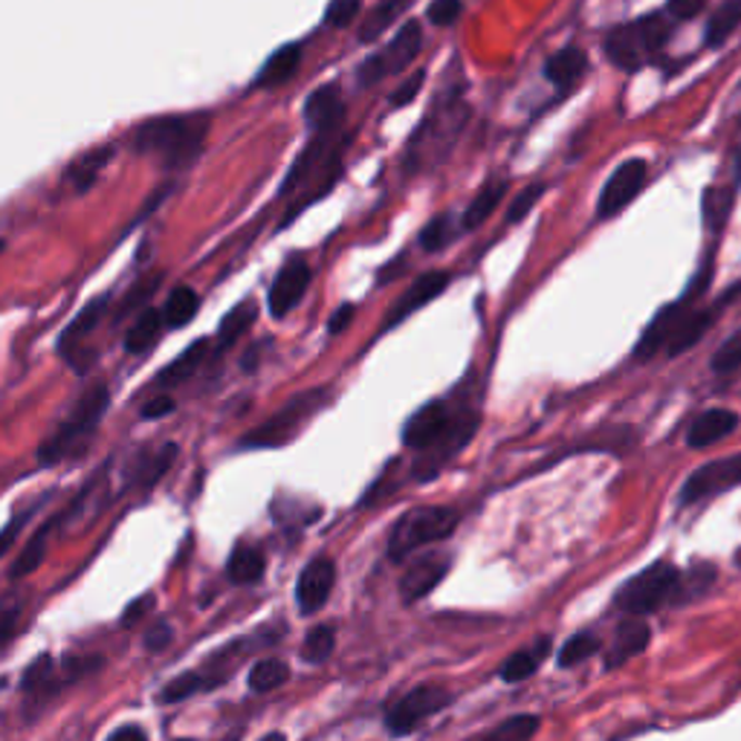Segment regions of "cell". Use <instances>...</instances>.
I'll use <instances>...</instances> for the list:
<instances>
[{
    "label": "cell",
    "mask_w": 741,
    "mask_h": 741,
    "mask_svg": "<svg viewBox=\"0 0 741 741\" xmlns=\"http://www.w3.org/2000/svg\"><path fill=\"white\" fill-rule=\"evenodd\" d=\"M475 427V414L455 409L449 400H429L420 405L403 427V443L418 452V478H434L443 463L452 461L472 441Z\"/></svg>",
    "instance_id": "cell-1"
},
{
    "label": "cell",
    "mask_w": 741,
    "mask_h": 741,
    "mask_svg": "<svg viewBox=\"0 0 741 741\" xmlns=\"http://www.w3.org/2000/svg\"><path fill=\"white\" fill-rule=\"evenodd\" d=\"M212 119L209 113H166L142 122L131 137L137 154L154 157L166 169H183L203 151Z\"/></svg>",
    "instance_id": "cell-2"
},
{
    "label": "cell",
    "mask_w": 741,
    "mask_h": 741,
    "mask_svg": "<svg viewBox=\"0 0 741 741\" xmlns=\"http://www.w3.org/2000/svg\"><path fill=\"white\" fill-rule=\"evenodd\" d=\"M111 403V391L102 382L90 385L84 394L79 397V403L67 411L64 420H59V427L47 434L41 447H38V463L41 467H56L64 461L67 455L79 452L81 447H88V441L96 434L99 423H102L104 411Z\"/></svg>",
    "instance_id": "cell-3"
},
{
    "label": "cell",
    "mask_w": 741,
    "mask_h": 741,
    "mask_svg": "<svg viewBox=\"0 0 741 741\" xmlns=\"http://www.w3.org/2000/svg\"><path fill=\"white\" fill-rule=\"evenodd\" d=\"M458 513L452 507L429 504L414 507L394 521L389 533V559L391 562H405L414 551L427 544L443 542L455 533Z\"/></svg>",
    "instance_id": "cell-4"
},
{
    "label": "cell",
    "mask_w": 741,
    "mask_h": 741,
    "mask_svg": "<svg viewBox=\"0 0 741 741\" xmlns=\"http://www.w3.org/2000/svg\"><path fill=\"white\" fill-rule=\"evenodd\" d=\"M669 38V21L661 12H652V16H643L631 23H620L614 30L605 36V56L614 67L620 70H640L647 64V59H652L654 52L667 44Z\"/></svg>",
    "instance_id": "cell-5"
},
{
    "label": "cell",
    "mask_w": 741,
    "mask_h": 741,
    "mask_svg": "<svg viewBox=\"0 0 741 741\" xmlns=\"http://www.w3.org/2000/svg\"><path fill=\"white\" fill-rule=\"evenodd\" d=\"M331 391L328 389H313V391H301V394L290 397L284 405H281L270 420H264L261 427L252 429L247 438L241 441L243 449H276L284 447L301 432V427L313 418L316 411L328 403Z\"/></svg>",
    "instance_id": "cell-6"
},
{
    "label": "cell",
    "mask_w": 741,
    "mask_h": 741,
    "mask_svg": "<svg viewBox=\"0 0 741 741\" xmlns=\"http://www.w3.org/2000/svg\"><path fill=\"white\" fill-rule=\"evenodd\" d=\"M678 580H681V571L675 565L654 562L647 571L634 573L629 582L620 585V591L614 594V609L629 617L652 614L661 605L675 600Z\"/></svg>",
    "instance_id": "cell-7"
},
{
    "label": "cell",
    "mask_w": 741,
    "mask_h": 741,
    "mask_svg": "<svg viewBox=\"0 0 741 741\" xmlns=\"http://www.w3.org/2000/svg\"><path fill=\"white\" fill-rule=\"evenodd\" d=\"M420 50H423V27H420L418 21H405L389 44L382 47V50L371 52V56L362 61L360 70H357L360 88H374L385 76L409 70L411 61L420 56Z\"/></svg>",
    "instance_id": "cell-8"
},
{
    "label": "cell",
    "mask_w": 741,
    "mask_h": 741,
    "mask_svg": "<svg viewBox=\"0 0 741 741\" xmlns=\"http://www.w3.org/2000/svg\"><path fill=\"white\" fill-rule=\"evenodd\" d=\"M452 704V692L441 683H420L411 692H405L400 701L389 710L385 715V730L391 735H409L414 733L423 721H429L432 715H438L441 710Z\"/></svg>",
    "instance_id": "cell-9"
},
{
    "label": "cell",
    "mask_w": 741,
    "mask_h": 741,
    "mask_svg": "<svg viewBox=\"0 0 741 741\" xmlns=\"http://www.w3.org/2000/svg\"><path fill=\"white\" fill-rule=\"evenodd\" d=\"M741 487V452L724 458H712V461L701 463L698 470L690 472V478L683 481L681 492H678V504L692 507L698 501H707L719 492Z\"/></svg>",
    "instance_id": "cell-10"
},
{
    "label": "cell",
    "mask_w": 741,
    "mask_h": 741,
    "mask_svg": "<svg viewBox=\"0 0 741 741\" xmlns=\"http://www.w3.org/2000/svg\"><path fill=\"white\" fill-rule=\"evenodd\" d=\"M647 177H649L647 160H638V157H634V160H625L623 166H617L614 174L609 177V183L602 186L597 214H600V218H614V214L623 212L625 206L643 191Z\"/></svg>",
    "instance_id": "cell-11"
},
{
    "label": "cell",
    "mask_w": 741,
    "mask_h": 741,
    "mask_svg": "<svg viewBox=\"0 0 741 741\" xmlns=\"http://www.w3.org/2000/svg\"><path fill=\"white\" fill-rule=\"evenodd\" d=\"M310 279H313V270L304 258H293V261H287L279 272H276V279L270 284V296H267V308L276 319H284L287 313H293L299 308V301L304 299L308 293Z\"/></svg>",
    "instance_id": "cell-12"
},
{
    "label": "cell",
    "mask_w": 741,
    "mask_h": 741,
    "mask_svg": "<svg viewBox=\"0 0 741 741\" xmlns=\"http://www.w3.org/2000/svg\"><path fill=\"white\" fill-rule=\"evenodd\" d=\"M447 287H449V272H443V270H432V272H423V276H418V279L411 281L409 290H405V293L400 296L394 304H391L389 316H385L380 324V337L382 333L394 331L397 324H403L405 319L418 313L420 308H427L429 301L438 299Z\"/></svg>",
    "instance_id": "cell-13"
},
{
    "label": "cell",
    "mask_w": 741,
    "mask_h": 741,
    "mask_svg": "<svg viewBox=\"0 0 741 741\" xmlns=\"http://www.w3.org/2000/svg\"><path fill=\"white\" fill-rule=\"evenodd\" d=\"M333 582H337V565H333V559H310L304 571L299 573V582H296V605H299L301 614H319V611L328 605V600H331Z\"/></svg>",
    "instance_id": "cell-14"
},
{
    "label": "cell",
    "mask_w": 741,
    "mask_h": 741,
    "mask_svg": "<svg viewBox=\"0 0 741 741\" xmlns=\"http://www.w3.org/2000/svg\"><path fill=\"white\" fill-rule=\"evenodd\" d=\"M301 117H304V122H308L313 131H333V128H342L346 102H342V90H339L337 81L319 84V88L304 99Z\"/></svg>",
    "instance_id": "cell-15"
},
{
    "label": "cell",
    "mask_w": 741,
    "mask_h": 741,
    "mask_svg": "<svg viewBox=\"0 0 741 741\" xmlns=\"http://www.w3.org/2000/svg\"><path fill=\"white\" fill-rule=\"evenodd\" d=\"M108 308H111V296H96V299H90L88 304L81 308V313L76 316L73 322L64 328V333L59 337V353L67 362H70V366L79 360L81 342H84V339H88L90 333L99 328V324H102Z\"/></svg>",
    "instance_id": "cell-16"
},
{
    "label": "cell",
    "mask_w": 741,
    "mask_h": 741,
    "mask_svg": "<svg viewBox=\"0 0 741 741\" xmlns=\"http://www.w3.org/2000/svg\"><path fill=\"white\" fill-rule=\"evenodd\" d=\"M447 571L449 559L441 557V553H429V557H420L418 562H411V565L405 568L403 580H400V597H403V602H418L432 594L434 588L443 582Z\"/></svg>",
    "instance_id": "cell-17"
},
{
    "label": "cell",
    "mask_w": 741,
    "mask_h": 741,
    "mask_svg": "<svg viewBox=\"0 0 741 741\" xmlns=\"http://www.w3.org/2000/svg\"><path fill=\"white\" fill-rule=\"evenodd\" d=\"M739 429V414L730 409H707L701 411L692 427L687 429V447L690 449H707L712 443L724 441Z\"/></svg>",
    "instance_id": "cell-18"
},
{
    "label": "cell",
    "mask_w": 741,
    "mask_h": 741,
    "mask_svg": "<svg viewBox=\"0 0 741 741\" xmlns=\"http://www.w3.org/2000/svg\"><path fill=\"white\" fill-rule=\"evenodd\" d=\"M649 640H652V629H649V623L643 617H631V620H625V623L617 629L609 652H605V669L623 667V663H629L631 658L643 654L649 647Z\"/></svg>",
    "instance_id": "cell-19"
},
{
    "label": "cell",
    "mask_w": 741,
    "mask_h": 741,
    "mask_svg": "<svg viewBox=\"0 0 741 741\" xmlns=\"http://www.w3.org/2000/svg\"><path fill=\"white\" fill-rule=\"evenodd\" d=\"M683 313H687V310H683V301H675V304H667V308L658 310L652 322L647 324V331L640 333L638 348H634V360L647 362L652 360L654 353L663 351L669 337H672V331H675L678 322H681Z\"/></svg>",
    "instance_id": "cell-20"
},
{
    "label": "cell",
    "mask_w": 741,
    "mask_h": 741,
    "mask_svg": "<svg viewBox=\"0 0 741 741\" xmlns=\"http://www.w3.org/2000/svg\"><path fill=\"white\" fill-rule=\"evenodd\" d=\"M301 67V44H281L279 50L272 52L270 59L261 64V70L252 79V90H272L281 88L287 81L293 79L296 70Z\"/></svg>",
    "instance_id": "cell-21"
},
{
    "label": "cell",
    "mask_w": 741,
    "mask_h": 741,
    "mask_svg": "<svg viewBox=\"0 0 741 741\" xmlns=\"http://www.w3.org/2000/svg\"><path fill=\"white\" fill-rule=\"evenodd\" d=\"M588 70V52L582 47H565V50L553 52L551 59L544 61V79L551 81L557 90H571Z\"/></svg>",
    "instance_id": "cell-22"
},
{
    "label": "cell",
    "mask_w": 741,
    "mask_h": 741,
    "mask_svg": "<svg viewBox=\"0 0 741 741\" xmlns=\"http://www.w3.org/2000/svg\"><path fill=\"white\" fill-rule=\"evenodd\" d=\"M113 157V146H96L90 148L88 154L76 157L70 166H67L64 177H61V183L67 186L70 191L81 194V191H88L90 186L99 180L102 169L108 166V160Z\"/></svg>",
    "instance_id": "cell-23"
},
{
    "label": "cell",
    "mask_w": 741,
    "mask_h": 741,
    "mask_svg": "<svg viewBox=\"0 0 741 741\" xmlns=\"http://www.w3.org/2000/svg\"><path fill=\"white\" fill-rule=\"evenodd\" d=\"M206 353H209V339H200V342H194V346L186 348V351L180 353L171 366H166L160 374L154 377V389L169 391V389H177V385H183V382H189V377L194 374L200 366H203Z\"/></svg>",
    "instance_id": "cell-24"
},
{
    "label": "cell",
    "mask_w": 741,
    "mask_h": 741,
    "mask_svg": "<svg viewBox=\"0 0 741 741\" xmlns=\"http://www.w3.org/2000/svg\"><path fill=\"white\" fill-rule=\"evenodd\" d=\"M712 319H715L712 310H690V313H683L681 322H678V328L672 331V337H669L667 342L669 357H681V353H687L690 348H695L698 342L704 339V333L710 331Z\"/></svg>",
    "instance_id": "cell-25"
},
{
    "label": "cell",
    "mask_w": 741,
    "mask_h": 741,
    "mask_svg": "<svg viewBox=\"0 0 741 741\" xmlns=\"http://www.w3.org/2000/svg\"><path fill=\"white\" fill-rule=\"evenodd\" d=\"M548 652H551V640L542 638L537 640V643H530V647L519 649V652H513L510 658L504 661V667H501L499 678L504 683H521L528 681L533 672H537L539 667H542V661L548 658Z\"/></svg>",
    "instance_id": "cell-26"
},
{
    "label": "cell",
    "mask_w": 741,
    "mask_h": 741,
    "mask_svg": "<svg viewBox=\"0 0 741 741\" xmlns=\"http://www.w3.org/2000/svg\"><path fill=\"white\" fill-rule=\"evenodd\" d=\"M267 571V559L264 553L252 548V544H238L232 557H229L227 577L232 585H256V582L264 580Z\"/></svg>",
    "instance_id": "cell-27"
},
{
    "label": "cell",
    "mask_w": 741,
    "mask_h": 741,
    "mask_svg": "<svg viewBox=\"0 0 741 741\" xmlns=\"http://www.w3.org/2000/svg\"><path fill=\"white\" fill-rule=\"evenodd\" d=\"M162 328H166V319H162V310L157 308H142L133 319V324L126 333V351L128 353H146L157 346Z\"/></svg>",
    "instance_id": "cell-28"
},
{
    "label": "cell",
    "mask_w": 741,
    "mask_h": 741,
    "mask_svg": "<svg viewBox=\"0 0 741 741\" xmlns=\"http://www.w3.org/2000/svg\"><path fill=\"white\" fill-rule=\"evenodd\" d=\"M504 194H507V180H490L484 189L478 191L475 200L463 209V218H461L463 232H475L481 223H487V218H490V214L501 206Z\"/></svg>",
    "instance_id": "cell-29"
},
{
    "label": "cell",
    "mask_w": 741,
    "mask_h": 741,
    "mask_svg": "<svg viewBox=\"0 0 741 741\" xmlns=\"http://www.w3.org/2000/svg\"><path fill=\"white\" fill-rule=\"evenodd\" d=\"M256 313L258 308L252 301H241V304H236V308L229 310V313L223 316L221 328H218V351H229V348L236 346L238 339L252 328Z\"/></svg>",
    "instance_id": "cell-30"
},
{
    "label": "cell",
    "mask_w": 741,
    "mask_h": 741,
    "mask_svg": "<svg viewBox=\"0 0 741 741\" xmlns=\"http://www.w3.org/2000/svg\"><path fill=\"white\" fill-rule=\"evenodd\" d=\"M56 667H52V658L50 654H41L36 663H30L27 667V672H23L21 678V690L27 692V695H36V698H52L56 695Z\"/></svg>",
    "instance_id": "cell-31"
},
{
    "label": "cell",
    "mask_w": 741,
    "mask_h": 741,
    "mask_svg": "<svg viewBox=\"0 0 741 741\" xmlns=\"http://www.w3.org/2000/svg\"><path fill=\"white\" fill-rule=\"evenodd\" d=\"M200 308V299L198 293L191 290V287H177L174 293L169 296V301H166V308H162V319H166V328H171V331H177V328H186V324L194 319V313H198Z\"/></svg>",
    "instance_id": "cell-32"
},
{
    "label": "cell",
    "mask_w": 741,
    "mask_h": 741,
    "mask_svg": "<svg viewBox=\"0 0 741 741\" xmlns=\"http://www.w3.org/2000/svg\"><path fill=\"white\" fill-rule=\"evenodd\" d=\"M733 203H735V189H727V186H710V189L704 191L707 229H712V232H721L727 223V218H730V212H733Z\"/></svg>",
    "instance_id": "cell-33"
},
{
    "label": "cell",
    "mask_w": 741,
    "mask_h": 741,
    "mask_svg": "<svg viewBox=\"0 0 741 741\" xmlns=\"http://www.w3.org/2000/svg\"><path fill=\"white\" fill-rule=\"evenodd\" d=\"M542 719L533 715V712H521V715H510V719L501 721L495 730L484 735L481 741H530L539 733Z\"/></svg>",
    "instance_id": "cell-34"
},
{
    "label": "cell",
    "mask_w": 741,
    "mask_h": 741,
    "mask_svg": "<svg viewBox=\"0 0 741 741\" xmlns=\"http://www.w3.org/2000/svg\"><path fill=\"white\" fill-rule=\"evenodd\" d=\"M50 530L52 524H44V528L38 530L36 537L30 539V544L23 548L21 553H18V559L12 562V568H9V580H23V577H30L32 571H36L41 562H44L47 557V539H50Z\"/></svg>",
    "instance_id": "cell-35"
},
{
    "label": "cell",
    "mask_w": 741,
    "mask_h": 741,
    "mask_svg": "<svg viewBox=\"0 0 741 741\" xmlns=\"http://www.w3.org/2000/svg\"><path fill=\"white\" fill-rule=\"evenodd\" d=\"M287 678H290V667L284 661H276V658H264L250 669L247 683H250L252 692H272L284 687Z\"/></svg>",
    "instance_id": "cell-36"
},
{
    "label": "cell",
    "mask_w": 741,
    "mask_h": 741,
    "mask_svg": "<svg viewBox=\"0 0 741 741\" xmlns=\"http://www.w3.org/2000/svg\"><path fill=\"white\" fill-rule=\"evenodd\" d=\"M405 3H409V0H380L374 12H371V16L366 18V23L360 27L362 44H371V41H377L382 32L389 30L391 23H394V18L403 12Z\"/></svg>",
    "instance_id": "cell-37"
},
{
    "label": "cell",
    "mask_w": 741,
    "mask_h": 741,
    "mask_svg": "<svg viewBox=\"0 0 741 741\" xmlns=\"http://www.w3.org/2000/svg\"><path fill=\"white\" fill-rule=\"evenodd\" d=\"M741 23V0H727L707 23V47H721Z\"/></svg>",
    "instance_id": "cell-38"
},
{
    "label": "cell",
    "mask_w": 741,
    "mask_h": 741,
    "mask_svg": "<svg viewBox=\"0 0 741 741\" xmlns=\"http://www.w3.org/2000/svg\"><path fill=\"white\" fill-rule=\"evenodd\" d=\"M333 649H337V631H333V625H313V629L308 631V638H304V643H301V661L304 663H324L328 658L333 654Z\"/></svg>",
    "instance_id": "cell-39"
},
{
    "label": "cell",
    "mask_w": 741,
    "mask_h": 741,
    "mask_svg": "<svg viewBox=\"0 0 741 741\" xmlns=\"http://www.w3.org/2000/svg\"><path fill=\"white\" fill-rule=\"evenodd\" d=\"M214 683H221L218 678H206L200 672H183V675H177L174 681H169L162 687L160 701L162 704H177V701H186V698L198 695L200 690H209Z\"/></svg>",
    "instance_id": "cell-40"
},
{
    "label": "cell",
    "mask_w": 741,
    "mask_h": 741,
    "mask_svg": "<svg viewBox=\"0 0 741 741\" xmlns=\"http://www.w3.org/2000/svg\"><path fill=\"white\" fill-rule=\"evenodd\" d=\"M597 652H600V638H594L591 631H580V634L568 638L565 643H562V649H559V667L571 669L577 667V663L588 661V658Z\"/></svg>",
    "instance_id": "cell-41"
},
{
    "label": "cell",
    "mask_w": 741,
    "mask_h": 741,
    "mask_svg": "<svg viewBox=\"0 0 741 741\" xmlns=\"http://www.w3.org/2000/svg\"><path fill=\"white\" fill-rule=\"evenodd\" d=\"M452 214H438L423 227L420 232V247L427 252H441L449 241H452Z\"/></svg>",
    "instance_id": "cell-42"
},
{
    "label": "cell",
    "mask_w": 741,
    "mask_h": 741,
    "mask_svg": "<svg viewBox=\"0 0 741 741\" xmlns=\"http://www.w3.org/2000/svg\"><path fill=\"white\" fill-rule=\"evenodd\" d=\"M21 611L23 600L18 591H9V594L0 597V647H7L12 634H16L18 623H21Z\"/></svg>",
    "instance_id": "cell-43"
},
{
    "label": "cell",
    "mask_w": 741,
    "mask_h": 741,
    "mask_svg": "<svg viewBox=\"0 0 741 741\" xmlns=\"http://www.w3.org/2000/svg\"><path fill=\"white\" fill-rule=\"evenodd\" d=\"M160 284H162V272H154V276H146V279L137 281V284L128 290L126 299H122V304H119L117 319H122V316H128L131 310H137V308H140V310L146 308V301L157 293V287H160Z\"/></svg>",
    "instance_id": "cell-44"
},
{
    "label": "cell",
    "mask_w": 741,
    "mask_h": 741,
    "mask_svg": "<svg viewBox=\"0 0 741 741\" xmlns=\"http://www.w3.org/2000/svg\"><path fill=\"white\" fill-rule=\"evenodd\" d=\"M544 191H548V186L544 183H533V186H524V189L519 191L513 198V203H510V209H507V223H521L524 218H528L530 212H533V206L539 203V200L544 198Z\"/></svg>",
    "instance_id": "cell-45"
},
{
    "label": "cell",
    "mask_w": 741,
    "mask_h": 741,
    "mask_svg": "<svg viewBox=\"0 0 741 741\" xmlns=\"http://www.w3.org/2000/svg\"><path fill=\"white\" fill-rule=\"evenodd\" d=\"M362 0H328L324 7V23L328 27H348L353 23V18L360 16Z\"/></svg>",
    "instance_id": "cell-46"
},
{
    "label": "cell",
    "mask_w": 741,
    "mask_h": 741,
    "mask_svg": "<svg viewBox=\"0 0 741 741\" xmlns=\"http://www.w3.org/2000/svg\"><path fill=\"white\" fill-rule=\"evenodd\" d=\"M739 366H741V331L727 339L724 346L715 351V357H712V368H715L719 374L735 371Z\"/></svg>",
    "instance_id": "cell-47"
},
{
    "label": "cell",
    "mask_w": 741,
    "mask_h": 741,
    "mask_svg": "<svg viewBox=\"0 0 741 741\" xmlns=\"http://www.w3.org/2000/svg\"><path fill=\"white\" fill-rule=\"evenodd\" d=\"M461 12H463L461 0H434L432 7L427 9V18L429 23H434V27H452V23L461 18Z\"/></svg>",
    "instance_id": "cell-48"
},
{
    "label": "cell",
    "mask_w": 741,
    "mask_h": 741,
    "mask_svg": "<svg viewBox=\"0 0 741 741\" xmlns=\"http://www.w3.org/2000/svg\"><path fill=\"white\" fill-rule=\"evenodd\" d=\"M423 84H427V73H423V70H414V73L394 90V96H391V108H405V104L414 102Z\"/></svg>",
    "instance_id": "cell-49"
},
{
    "label": "cell",
    "mask_w": 741,
    "mask_h": 741,
    "mask_svg": "<svg viewBox=\"0 0 741 741\" xmlns=\"http://www.w3.org/2000/svg\"><path fill=\"white\" fill-rule=\"evenodd\" d=\"M171 640H174V629H171V623H166V620H157V623L146 631L148 652H162V649H169Z\"/></svg>",
    "instance_id": "cell-50"
},
{
    "label": "cell",
    "mask_w": 741,
    "mask_h": 741,
    "mask_svg": "<svg viewBox=\"0 0 741 741\" xmlns=\"http://www.w3.org/2000/svg\"><path fill=\"white\" fill-rule=\"evenodd\" d=\"M177 403L174 397L169 394H157L151 397L146 405H142V420H160V418H169V414H174Z\"/></svg>",
    "instance_id": "cell-51"
},
{
    "label": "cell",
    "mask_w": 741,
    "mask_h": 741,
    "mask_svg": "<svg viewBox=\"0 0 741 741\" xmlns=\"http://www.w3.org/2000/svg\"><path fill=\"white\" fill-rule=\"evenodd\" d=\"M154 605H157V597L154 594L137 597V600H133L131 605H128V609H126V614H122V623H126V625L140 623L142 617L151 614V611H154Z\"/></svg>",
    "instance_id": "cell-52"
},
{
    "label": "cell",
    "mask_w": 741,
    "mask_h": 741,
    "mask_svg": "<svg viewBox=\"0 0 741 741\" xmlns=\"http://www.w3.org/2000/svg\"><path fill=\"white\" fill-rule=\"evenodd\" d=\"M704 3L707 0H669V12L675 21H690L704 9Z\"/></svg>",
    "instance_id": "cell-53"
},
{
    "label": "cell",
    "mask_w": 741,
    "mask_h": 741,
    "mask_svg": "<svg viewBox=\"0 0 741 741\" xmlns=\"http://www.w3.org/2000/svg\"><path fill=\"white\" fill-rule=\"evenodd\" d=\"M23 521H27V515H16V519L9 521L7 528L0 530V557H3V553H7L9 548H12V542H16L18 533H21Z\"/></svg>",
    "instance_id": "cell-54"
},
{
    "label": "cell",
    "mask_w": 741,
    "mask_h": 741,
    "mask_svg": "<svg viewBox=\"0 0 741 741\" xmlns=\"http://www.w3.org/2000/svg\"><path fill=\"white\" fill-rule=\"evenodd\" d=\"M351 319H353V304H342V308H339L337 313H333L331 322H328V333H331V337L342 333L348 328V324H351Z\"/></svg>",
    "instance_id": "cell-55"
},
{
    "label": "cell",
    "mask_w": 741,
    "mask_h": 741,
    "mask_svg": "<svg viewBox=\"0 0 741 741\" xmlns=\"http://www.w3.org/2000/svg\"><path fill=\"white\" fill-rule=\"evenodd\" d=\"M108 741H148V733L142 730V727L126 724V727H119V730H113V733L108 735Z\"/></svg>",
    "instance_id": "cell-56"
},
{
    "label": "cell",
    "mask_w": 741,
    "mask_h": 741,
    "mask_svg": "<svg viewBox=\"0 0 741 741\" xmlns=\"http://www.w3.org/2000/svg\"><path fill=\"white\" fill-rule=\"evenodd\" d=\"M261 741H287V739H284V733H270V735H264Z\"/></svg>",
    "instance_id": "cell-57"
},
{
    "label": "cell",
    "mask_w": 741,
    "mask_h": 741,
    "mask_svg": "<svg viewBox=\"0 0 741 741\" xmlns=\"http://www.w3.org/2000/svg\"><path fill=\"white\" fill-rule=\"evenodd\" d=\"M741 186V154H739V180H735V189Z\"/></svg>",
    "instance_id": "cell-58"
},
{
    "label": "cell",
    "mask_w": 741,
    "mask_h": 741,
    "mask_svg": "<svg viewBox=\"0 0 741 741\" xmlns=\"http://www.w3.org/2000/svg\"><path fill=\"white\" fill-rule=\"evenodd\" d=\"M3 247H7V243H3V241H0V252H3Z\"/></svg>",
    "instance_id": "cell-59"
},
{
    "label": "cell",
    "mask_w": 741,
    "mask_h": 741,
    "mask_svg": "<svg viewBox=\"0 0 741 741\" xmlns=\"http://www.w3.org/2000/svg\"><path fill=\"white\" fill-rule=\"evenodd\" d=\"M180 741H191V739H180Z\"/></svg>",
    "instance_id": "cell-60"
}]
</instances>
